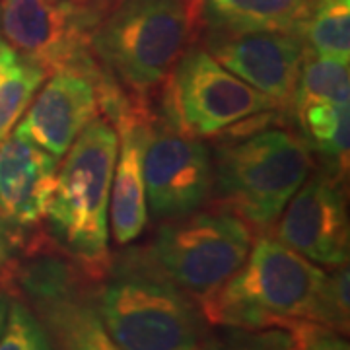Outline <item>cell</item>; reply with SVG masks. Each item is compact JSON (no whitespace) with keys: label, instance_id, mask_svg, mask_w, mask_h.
<instances>
[{"label":"cell","instance_id":"obj_25","mask_svg":"<svg viewBox=\"0 0 350 350\" xmlns=\"http://www.w3.org/2000/svg\"><path fill=\"white\" fill-rule=\"evenodd\" d=\"M75 2L80 6V10L84 12L90 25L94 27V24L100 20L101 16L107 10H111L119 0H75Z\"/></svg>","mask_w":350,"mask_h":350},{"label":"cell","instance_id":"obj_4","mask_svg":"<svg viewBox=\"0 0 350 350\" xmlns=\"http://www.w3.org/2000/svg\"><path fill=\"white\" fill-rule=\"evenodd\" d=\"M214 208L238 216L255 236L271 232L288 200L313 172L308 142L282 126L228 137L214 146Z\"/></svg>","mask_w":350,"mask_h":350},{"label":"cell","instance_id":"obj_7","mask_svg":"<svg viewBox=\"0 0 350 350\" xmlns=\"http://www.w3.org/2000/svg\"><path fill=\"white\" fill-rule=\"evenodd\" d=\"M253 236L238 216L211 208L162 222L146 247L163 271L200 301L245 262Z\"/></svg>","mask_w":350,"mask_h":350},{"label":"cell","instance_id":"obj_18","mask_svg":"<svg viewBox=\"0 0 350 350\" xmlns=\"http://www.w3.org/2000/svg\"><path fill=\"white\" fill-rule=\"evenodd\" d=\"M300 38L313 57L349 61L350 0H313Z\"/></svg>","mask_w":350,"mask_h":350},{"label":"cell","instance_id":"obj_10","mask_svg":"<svg viewBox=\"0 0 350 350\" xmlns=\"http://www.w3.org/2000/svg\"><path fill=\"white\" fill-rule=\"evenodd\" d=\"M345 177L327 165L308 175L267 234L319 267L347 265L350 236Z\"/></svg>","mask_w":350,"mask_h":350},{"label":"cell","instance_id":"obj_16","mask_svg":"<svg viewBox=\"0 0 350 350\" xmlns=\"http://www.w3.org/2000/svg\"><path fill=\"white\" fill-rule=\"evenodd\" d=\"M301 138L327 162V167L347 175L349 167V105L312 101L294 113Z\"/></svg>","mask_w":350,"mask_h":350},{"label":"cell","instance_id":"obj_17","mask_svg":"<svg viewBox=\"0 0 350 350\" xmlns=\"http://www.w3.org/2000/svg\"><path fill=\"white\" fill-rule=\"evenodd\" d=\"M38 319L59 350H121L101 325L96 298L68 304Z\"/></svg>","mask_w":350,"mask_h":350},{"label":"cell","instance_id":"obj_27","mask_svg":"<svg viewBox=\"0 0 350 350\" xmlns=\"http://www.w3.org/2000/svg\"><path fill=\"white\" fill-rule=\"evenodd\" d=\"M8 306H10V296L0 288V333H2V327L6 321V313H8Z\"/></svg>","mask_w":350,"mask_h":350},{"label":"cell","instance_id":"obj_22","mask_svg":"<svg viewBox=\"0 0 350 350\" xmlns=\"http://www.w3.org/2000/svg\"><path fill=\"white\" fill-rule=\"evenodd\" d=\"M0 350H59L47 329L24 301L10 300L0 333Z\"/></svg>","mask_w":350,"mask_h":350},{"label":"cell","instance_id":"obj_21","mask_svg":"<svg viewBox=\"0 0 350 350\" xmlns=\"http://www.w3.org/2000/svg\"><path fill=\"white\" fill-rule=\"evenodd\" d=\"M200 350H298L294 337L282 327L243 329L211 327Z\"/></svg>","mask_w":350,"mask_h":350},{"label":"cell","instance_id":"obj_13","mask_svg":"<svg viewBox=\"0 0 350 350\" xmlns=\"http://www.w3.org/2000/svg\"><path fill=\"white\" fill-rule=\"evenodd\" d=\"M57 172L59 160L24 138L8 135L0 144V218L20 239L43 224Z\"/></svg>","mask_w":350,"mask_h":350},{"label":"cell","instance_id":"obj_8","mask_svg":"<svg viewBox=\"0 0 350 350\" xmlns=\"http://www.w3.org/2000/svg\"><path fill=\"white\" fill-rule=\"evenodd\" d=\"M146 206L165 222L200 211L213 197V156L202 138L172 125L152 105L142 156Z\"/></svg>","mask_w":350,"mask_h":350},{"label":"cell","instance_id":"obj_23","mask_svg":"<svg viewBox=\"0 0 350 350\" xmlns=\"http://www.w3.org/2000/svg\"><path fill=\"white\" fill-rule=\"evenodd\" d=\"M288 331L292 333L298 350H349V342L347 338H342V333L329 327L294 321L288 327Z\"/></svg>","mask_w":350,"mask_h":350},{"label":"cell","instance_id":"obj_9","mask_svg":"<svg viewBox=\"0 0 350 350\" xmlns=\"http://www.w3.org/2000/svg\"><path fill=\"white\" fill-rule=\"evenodd\" d=\"M0 27L20 59L49 75L63 68L101 70L88 45L92 25L75 0H2Z\"/></svg>","mask_w":350,"mask_h":350},{"label":"cell","instance_id":"obj_11","mask_svg":"<svg viewBox=\"0 0 350 350\" xmlns=\"http://www.w3.org/2000/svg\"><path fill=\"white\" fill-rule=\"evenodd\" d=\"M202 47L239 80L275 101L284 117L292 115L306 45L288 31L214 33L206 31Z\"/></svg>","mask_w":350,"mask_h":350},{"label":"cell","instance_id":"obj_3","mask_svg":"<svg viewBox=\"0 0 350 350\" xmlns=\"http://www.w3.org/2000/svg\"><path fill=\"white\" fill-rule=\"evenodd\" d=\"M325 286L327 273L319 265L261 234L245 262L199 304L213 327L288 329L294 321L329 327Z\"/></svg>","mask_w":350,"mask_h":350},{"label":"cell","instance_id":"obj_20","mask_svg":"<svg viewBox=\"0 0 350 350\" xmlns=\"http://www.w3.org/2000/svg\"><path fill=\"white\" fill-rule=\"evenodd\" d=\"M47 76L49 72L39 64L18 57L12 68L0 78V144L22 119Z\"/></svg>","mask_w":350,"mask_h":350},{"label":"cell","instance_id":"obj_24","mask_svg":"<svg viewBox=\"0 0 350 350\" xmlns=\"http://www.w3.org/2000/svg\"><path fill=\"white\" fill-rule=\"evenodd\" d=\"M18 243H20V236L0 218V269L10 261V257L18 250Z\"/></svg>","mask_w":350,"mask_h":350},{"label":"cell","instance_id":"obj_1","mask_svg":"<svg viewBox=\"0 0 350 350\" xmlns=\"http://www.w3.org/2000/svg\"><path fill=\"white\" fill-rule=\"evenodd\" d=\"M96 312L121 350H200L211 331L197 298L179 286L148 247L109 257Z\"/></svg>","mask_w":350,"mask_h":350},{"label":"cell","instance_id":"obj_15","mask_svg":"<svg viewBox=\"0 0 350 350\" xmlns=\"http://www.w3.org/2000/svg\"><path fill=\"white\" fill-rule=\"evenodd\" d=\"M313 0H202L200 22L214 33L288 31L300 36Z\"/></svg>","mask_w":350,"mask_h":350},{"label":"cell","instance_id":"obj_19","mask_svg":"<svg viewBox=\"0 0 350 350\" xmlns=\"http://www.w3.org/2000/svg\"><path fill=\"white\" fill-rule=\"evenodd\" d=\"M349 61L313 57L306 53L301 63L298 86L294 92L292 117L300 107L312 101H329L335 105H349L350 101Z\"/></svg>","mask_w":350,"mask_h":350},{"label":"cell","instance_id":"obj_2","mask_svg":"<svg viewBox=\"0 0 350 350\" xmlns=\"http://www.w3.org/2000/svg\"><path fill=\"white\" fill-rule=\"evenodd\" d=\"M202 0H119L88 36L107 80L140 105H154L185 51L197 43Z\"/></svg>","mask_w":350,"mask_h":350},{"label":"cell","instance_id":"obj_12","mask_svg":"<svg viewBox=\"0 0 350 350\" xmlns=\"http://www.w3.org/2000/svg\"><path fill=\"white\" fill-rule=\"evenodd\" d=\"M107 84L103 72L63 68L49 75V82L16 123L14 135L63 158L82 129L101 115V90Z\"/></svg>","mask_w":350,"mask_h":350},{"label":"cell","instance_id":"obj_14","mask_svg":"<svg viewBox=\"0 0 350 350\" xmlns=\"http://www.w3.org/2000/svg\"><path fill=\"white\" fill-rule=\"evenodd\" d=\"M150 109L152 105L129 100L109 121L119 137L109 191V222L117 245H129L140 238L148 222L142 156Z\"/></svg>","mask_w":350,"mask_h":350},{"label":"cell","instance_id":"obj_6","mask_svg":"<svg viewBox=\"0 0 350 350\" xmlns=\"http://www.w3.org/2000/svg\"><path fill=\"white\" fill-rule=\"evenodd\" d=\"M154 107L172 125L197 138L218 137L228 126L278 111L275 101L226 70L199 43L175 64Z\"/></svg>","mask_w":350,"mask_h":350},{"label":"cell","instance_id":"obj_26","mask_svg":"<svg viewBox=\"0 0 350 350\" xmlns=\"http://www.w3.org/2000/svg\"><path fill=\"white\" fill-rule=\"evenodd\" d=\"M16 61H18L16 51H14L4 39H0V78L12 68L14 64H16Z\"/></svg>","mask_w":350,"mask_h":350},{"label":"cell","instance_id":"obj_5","mask_svg":"<svg viewBox=\"0 0 350 350\" xmlns=\"http://www.w3.org/2000/svg\"><path fill=\"white\" fill-rule=\"evenodd\" d=\"M117 150V129L98 115L64 154L43 226L59 247L101 276L111 257L109 191Z\"/></svg>","mask_w":350,"mask_h":350}]
</instances>
